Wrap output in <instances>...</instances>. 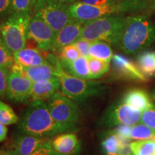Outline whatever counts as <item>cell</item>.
<instances>
[{"label": "cell", "mask_w": 155, "mask_h": 155, "mask_svg": "<svg viewBox=\"0 0 155 155\" xmlns=\"http://www.w3.org/2000/svg\"><path fill=\"white\" fill-rule=\"evenodd\" d=\"M14 66L22 74L32 82L50 80L57 77L55 75L56 65H53L51 63H48L32 67H23L15 63Z\"/></svg>", "instance_id": "5bb4252c"}, {"label": "cell", "mask_w": 155, "mask_h": 155, "mask_svg": "<svg viewBox=\"0 0 155 155\" xmlns=\"http://www.w3.org/2000/svg\"><path fill=\"white\" fill-rule=\"evenodd\" d=\"M15 63L23 67H32L48 63L42 52L35 48L25 47L13 53Z\"/></svg>", "instance_id": "ac0fdd59"}, {"label": "cell", "mask_w": 155, "mask_h": 155, "mask_svg": "<svg viewBox=\"0 0 155 155\" xmlns=\"http://www.w3.org/2000/svg\"><path fill=\"white\" fill-rule=\"evenodd\" d=\"M55 65V75L61 82L62 93L71 99L81 101L102 92L104 87L100 83L88 81L69 74L62 68L59 61Z\"/></svg>", "instance_id": "8992f818"}, {"label": "cell", "mask_w": 155, "mask_h": 155, "mask_svg": "<svg viewBox=\"0 0 155 155\" xmlns=\"http://www.w3.org/2000/svg\"><path fill=\"white\" fill-rule=\"evenodd\" d=\"M155 42V25L147 15L126 17L115 45L124 53L135 54Z\"/></svg>", "instance_id": "6da1fadb"}, {"label": "cell", "mask_w": 155, "mask_h": 155, "mask_svg": "<svg viewBox=\"0 0 155 155\" xmlns=\"http://www.w3.org/2000/svg\"><path fill=\"white\" fill-rule=\"evenodd\" d=\"M55 35L53 29L43 19L32 14L28 26V39H32L40 50L46 51L52 49Z\"/></svg>", "instance_id": "9c48e42d"}, {"label": "cell", "mask_w": 155, "mask_h": 155, "mask_svg": "<svg viewBox=\"0 0 155 155\" xmlns=\"http://www.w3.org/2000/svg\"><path fill=\"white\" fill-rule=\"evenodd\" d=\"M134 155H155V141L139 140L131 143Z\"/></svg>", "instance_id": "d4e9b609"}, {"label": "cell", "mask_w": 155, "mask_h": 155, "mask_svg": "<svg viewBox=\"0 0 155 155\" xmlns=\"http://www.w3.org/2000/svg\"><path fill=\"white\" fill-rule=\"evenodd\" d=\"M15 64L13 53L4 42L0 43V68L11 69Z\"/></svg>", "instance_id": "f1b7e54d"}, {"label": "cell", "mask_w": 155, "mask_h": 155, "mask_svg": "<svg viewBox=\"0 0 155 155\" xmlns=\"http://www.w3.org/2000/svg\"><path fill=\"white\" fill-rule=\"evenodd\" d=\"M149 10L155 11V0H150V2H149Z\"/></svg>", "instance_id": "ab89813d"}, {"label": "cell", "mask_w": 155, "mask_h": 155, "mask_svg": "<svg viewBox=\"0 0 155 155\" xmlns=\"http://www.w3.org/2000/svg\"><path fill=\"white\" fill-rule=\"evenodd\" d=\"M121 136L112 134L103 141V150L106 155H120V150L122 146Z\"/></svg>", "instance_id": "603a6c76"}, {"label": "cell", "mask_w": 155, "mask_h": 155, "mask_svg": "<svg viewBox=\"0 0 155 155\" xmlns=\"http://www.w3.org/2000/svg\"><path fill=\"white\" fill-rule=\"evenodd\" d=\"M90 58H96L106 62H111L113 58V51L108 42L105 41L91 42L89 49Z\"/></svg>", "instance_id": "44dd1931"}, {"label": "cell", "mask_w": 155, "mask_h": 155, "mask_svg": "<svg viewBox=\"0 0 155 155\" xmlns=\"http://www.w3.org/2000/svg\"><path fill=\"white\" fill-rule=\"evenodd\" d=\"M75 48L78 50L81 56L85 57L86 58H90L89 55V49H90L91 42H89L88 40H83V39H79L74 43Z\"/></svg>", "instance_id": "d6a6232c"}, {"label": "cell", "mask_w": 155, "mask_h": 155, "mask_svg": "<svg viewBox=\"0 0 155 155\" xmlns=\"http://www.w3.org/2000/svg\"><path fill=\"white\" fill-rule=\"evenodd\" d=\"M84 24L72 19L56 34L52 50L55 51L69 45L75 43L81 38Z\"/></svg>", "instance_id": "7c38bea8"}, {"label": "cell", "mask_w": 155, "mask_h": 155, "mask_svg": "<svg viewBox=\"0 0 155 155\" xmlns=\"http://www.w3.org/2000/svg\"><path fill=\"white\" fill-rule=\"evenodd\" d=\"M141 111L133 106L123 104L116 106L111 114L114 124L135 125L141 120Z\"/></svg>", "instance_id": "2e32d148"}, {"label": "cell", "mask_w": 155, "mask_h": 155, "mask_svg": "<svg viewBox=\"0 0 155 155\" xmlns=\"http://www.w3.org/2000/svg\"><path fill=\"white\" fill-rule=\"evenodd\" d=\"M48 106L54 121L65 132L75 129L79 119V110L72 99L57 91L49 98Z\"/></svg>", "instance_id": "52a82bcc"}, {"label": "cell", "mask_w": 155, "mask_h": 155, "mask_svg": "<svg viewBox=\"0 0 155 155\" xmlns=\"http://www.w3.org/2000/svg\"><path fill=\"white\" fill-rule=\"evenodd\" d=\"M9 75V69L0 68V98H3L7 95Z\"/></svg>", "instance_id": "1f68e13d"}, {"label": "cell", "mask_w": 155, "mask_h": 155, "mask_svg": "<svg viewBox=\"0 0 155 155\" xmlns=\"http://www.w3.org/2000/svg\"><path fill=\"white\" fill-rule=\"evenodd\" d=\"M50 141H51L50 140L45 146L39 149L38 150H37L31 155H58L52 149Z\"/></svg>", "instance_id": "d590c367"}, {"label": "cell", "mask_w": 155, "mask_h": 155, "mask_svg": "<svg viewBox=\"0 0 155 155\" xmlns=\"http://www.w3.org/2000/svg\"><path fill=\"white\" fill-rule=\"evenodd\" d=\"M56 2L64 4V5H70V4L74 3L75 2H78V0H53Z\"/></svg>", "instance_id": "f35d334b"}, {"label": "cell", "mask_w": 155, "mask_h": 155, "mask_svg": "<svg viewBox=\"0 0 155 155\" xmlns=\"http://www.w3.org/2000/svg\"><path fill=\"white\" fill-rule=\"evenodd\" d=\"M32 12L11 13L2 25L4 43L12 53L26 47L28 26Z\"/></svg>", "instance_id": "5b68a950"}, {"label": "cell", "mask_w": 155, "mask_h": 155, "mask_svg": "<svg viewBox=\"0 0 155 155\" xmlns=\"http://www.w3.org/2000/svg\"><path fill=\"white\" fill-rule=\"evenodd\" d=\"M137 66L145 76L155 74V52L146 51L141 53L137 58Z\"/></svg>", "instance_id": "7402d4cb"}, {"label": "cell", "mask_w": 155, "mask_h": 155, "mask_svg": "<svg viewBox=\"0 0 155 155\" xmlns=\"http://www.w3.org/2000/svg\"><path fill=\"white\" fill-rule=\"evenodd\" d=\"M0 155H7L6 152H0Z\"/></svg>", "instance_id": "b9f144b4"}, {"label": "cell", "mask_w": 155, "mask_h": 155, "mask_svg": "<svg viewBox=\"0 0 155 155\" xmlns=\"http://www.w3.org/2000/svg\"><path fill=\"white\" fill-rule=\"evenodd\" d=\"M154 100H155V94H154Z\"/></svg>", "instance_id": "ee69618b"}, {"label": "cell", "mask_w": 155, "mask_h": 155, "mask_svg": "<svg viewBox=\"0 0 155 155\" xmlns=\"http://www.w3.org/2000/svg\"><path fill=\"white\" fill-rule=\"evenodd\" d=\"M2 42H4L2 40V25L1 23H0V43H2Z\"/></svg>", "instance_id": "60d3db41"}, {"label": "cell", "mask_w": 155, "mask_h": 155, "mask_svg": "<svg viewBox=\"0 0 155 155\" xmlns=\"http://www.w3.org/2000/svg\"><path fill=\"white\" fill-rule=\"evenodd\" d=\"M131 127L129 125L126 124H120L116 129L114 130V134L121 136L122 137L130 139V133H131Z\"/></svg>", "instance_id": "e575fe53"}, {"label": "cell", "mask_w": 155, "mask_h": 155, "mask_svg": "<svg viewBox=\"0 0 155 155\" xmlns=\"http://www.w3.org/2000/svg\"><path fill=\"white\" fill-rule=\"evenodd\" d=\"M155 129L147 127V125L138 124L131 127L130 139L135 140H147L154 138Z\"/></svg>", "instance_id": "484cf974"}, {"label": "cell", "mask_w": 155, "mask_h": 155, "mask_svg": "<svg viewBox=\"0 0 155 155\" xmlns=\"http://www.w3.org/2000/svg\"><path fill=\"white\" fill-rule=\"evenodd\" d=\"M141 121L147 127L155 129V109L154 108L147 109L143 112Z\"/></svg>", "instance_id": "4dcf8cb0"}, {"label": "cell", "mask_w": 155, "mask_h": 155, "mask_svg": "<svg viewBox=\"0 0 155 155\" xmlns=\"http://www.w3.org/2000/svg\"><path fill=\"white\" fill-rule=\"evenodd\" d=\"M46 137L26 134L18 137L12 149L6 152L7 155H31L49 141Z\"/></svg>", "instance_id": "8fae6325"}, {"label": "cell", "mask_w": 155, "mask_h": 155, "mask_svg": "<svg viewBox=\"0 0 155 155\" xmlns=\"http://www.w3.org/2000/svg\"><path fill=\"white\" fill-rule=\"evenodd\" d=\"M154 140L155 141V136H154Z\"/></svg>", "instance_id": "7bdbcfd3"}, {"label": "cell", "mask_w": 155, "mask_h": 155, "mask_svg": "<svg viewBox=\"0 0 155 155\" xmlns=\"http://www.w3.org/2000/svg\"><path fill=\"white\" fill-rule=\"evenodd\" d=\"M126 17L121 14L102 17L84 25L80 39L89 42L105 41L115 45Z\"/></svg>", "instance_id": "277c9868"}, {"label": "cell", "mask_w": 155, "mask_h": 155, "mask_svg": "<svg viewBox=\"0 0 155 155\" xmlns=\"http://www.w3.org/2000/svg\"><path fill=\"white\" fill-rule=\"evenodd\" d=\"M88 65L90 70L91 79L101 78L108 72L110 68V62H106L96 58H88Z\"/></svg>", "instance_id": "cb8c5ba5"}, {"label": "cell", "mask_w": 155, "mask_h": 155, "mask_svg": "<svg viewBox=\"0 0 155 155\" xmlns=\"http://www.w3.org/2000/svg\"><path fill=\"white\" fill-rule=\"evenodd\" d=\"M149 2L150 0H122L116 5L108 6H95L75 2L68 5V9L71 18L86 25L108 15L146 10L149 8Z\"/></svg>", "instance_id": "7a4b0ae2"}, {"label": "cell", "mask_w": 155, "mask_h": 155, "mask_svg": "<svg viewBox=\"0 0 155 155\" xmlns=\"http://www.w3.org/2000/svg\"><path fill=\"white\" fill-rule=\"evenodd\" d=\"M58 50L60 51L59 55L61 61H73L81 56L74 43L65 46Z\"/></svg>", "instance_id": "f546056e"}, {"label": "cell", "mask_w": 155, "mask_h": 155, "mask_svg": "<svg viewBox=\"0 0 155 155\" xmlns=\"http://www.w3.org/2000/svg\"><path fill=\"white\" fill-rule=\"evenodd\" d=\"M18 120V116L12 108L0 101V122L5 125H11L17 123Z\"/></svg>", "instance_id": "4316f807"}, {"label": "cell", "mask_w": 155, "mask_h": 155, "mask_svg": "<svg viewBox=\"0 0 155 155\" xmlns=\"http://www.w3.org/2000/svg\"><path fill=\"white\" fill-rule=\"evenodd\" d=\"M59 62L62 68L69 74L85 80L91 79L88 58L80 56L73 61H60Z\"/></svg>", "instance_id": "d6986e66"}, {"label": "cell", "mask_w": 155, "mask_h": 155, "mask_svg": "<svg viewBox=\"0 0 155 155\" xmlns=\"http://www.w3.org/2000/svg\"><path fill=\"white\" fill-rule=\"evenodd\" d=\"M114 71L119 76L138 81H146V76L137 65L125 56L116 54L111 59Z\"/></svg>", "instance_id": "4fadbf2b"}, {"label": "cell", "mask_w": 155, "mask_h": 155, "mask_svg": "<svg viewBox=\"0 0 155 155\" xmlns=\"http://www.w3.org/2000/svg\"><path fill=\"white\" fill-rule=\"evenodd\" d=\"M52 149L58 155H73L78 150L79 141L74 133L63 134L50 141Z\"/></svg>", "instance_id": "9a60e30c"}, {"label": "cell", "mask_w": 155, "mask_h": 155, "mask_svg": "<svg viewBox=\"0 0 155 155\" xmlns=\"http://www.w3.org/2000/svg\"><path fill=\"white\" fill-rule=\"evenodd\" d=\"M12 0H0V15L9 12Z\"/></svg>", "instance_id": "8d00e7d4"}, {"label": "cell", "mask_w": 155, "mask_h": 155, "mask_svg": "<svg viewBox=\"0 0 155 155\" xmlns=\"http://www.w3.org/2000/svg\"><path fill=\"white\" fill-rule=\"evenodd\" d=\"M32 85L33 82L24 76L13 65L9 71L7 96L13 101H25L30 97Z\"/></svg>", "instance_id": "30bf717a"}, {"label": "cell", "mask_w": 155, "mask_h": 155, "mask_svg": "<svg viewBox=\"0 0 155 155\" xmlns=\"http://www.w3.org/2000/svg\"><path fill=\"white\" fill-rule=\"evenodd\" d=\"M7 128L5 124L0 122V142L3 141L7 137Z\"/></svg>", "instance_id": "74e56055"}, {"label": "cell", "mask_w": 155, "mask_h": 155, "mask_svg": "<svg viewBox=\"0 0 155 155\" xmlns=\"http://www.w3.org/2000/svg\"><path fill=\"white\" fill-rule=\"evenodd\" d=\"M32 14L43 19L56 34L73 19L68 12V5L53 0H37Z\"/></svg>", "instance_id": "ba28073f"}, {"label": "cell", "mask_w": 155, "mask_h": 155, "mask_svg": "<svg viewBox=\"0 0 155 155\" xmlns=\"http://www.w3.org/2000/svg\"><path fill=\"white\" fill-rule=\"evenodd\" d=\"M37 0H12L9 13L32 12Z\"/></svg>", "instance_id": "83f0119b"}, {"label": "cell", "mask_w": 155, "mask_h": 155, "mask_svg": "<svg viewBox=\"0 0 155 155\" xmlns=\"http://www.w3.org/2000/svg\"><path fill=\"white\" fill-rule=\"evenodd\" d=\"M20 127L26 134L46 138L65 132L54 121L44 101H34L28 106L21 119Z\"/></svg>", "instance_id": "3957f363"}, {"label": "cell", "mask_w": 155, "mask_h": 155, "mask_svg": "<svg viewBox=\"0 0 155 155\" xmlns=\"http://www.w3.org/2000/svg\"><path fill=\"white\" fill-rule=\"evenodd\" d=\"M61 88V82L58 77L50 80H43L33 83L30 97L34 101L49 99L58 89Z\"/></svg>", "instance_id": "e0dca14e"}, {"label": "cell", "mask_w": 155, "mask_h": 155, "mask_svg": "<svg viewBox=\"0 0 155 155\" xmlns=\"http://www.w3.org/2000/svg\"><path fill=\"white\" fill-rule=\"evenodd\" d=\"M124 103L137 108L140 111L154 108L147 93L138 88L131 89L128 91L124 98Z\"/></svg>", "instance_id": "ffe728a7"}, {"label": "cell", "mask_w": 155, "mask_h": 155, "mask_svg": "<svg viewBox=\"0 0 155 155\" xmlns=\"http://www.w3.org/2000/svg\"><path fill=\"white\" fill-rule=\"evenodd\" d=\"M122 0H78V2L95 6L114 5L121 2Z\"/></svg>", "instance_id": "836d02e7"}]
</instances>
